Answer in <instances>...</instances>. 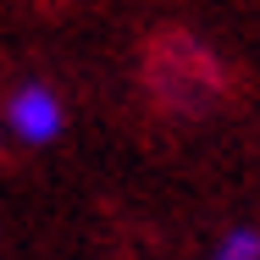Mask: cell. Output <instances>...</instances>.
I'll use <instances>...</instances> for the list:
<instances>
[{"instance_id": "cell-2", "label": "cell", "mask_w": 260, "mask_h": 260, "mask_svg": "<svg viewBox=\"0 0 260 260\" xmlns=\"http://www.w3.org/2000/svg\"><path fill=\"white\" fill-rule=\"evenodd\" d=\"M210 260H260V233H255V227H233V233L216 244Z\"/></svg>"}, {"instance_id": "cell-1", "label": "cell", "mask_w": 260, "mask_h": 260, "mask_svg": "<svg viewBox=\"0 0 260 260\" xmlns=\"http://www.w3.org/2000/svg\"><path fill=\"white\" fill-rule=\"evenodd\" d=\"M6 122H11V133H17V139H28V144H50L55 133H61V105H55L50 89L28 83V89H17V94H11Z\"/></svg>"}]
</instances>
